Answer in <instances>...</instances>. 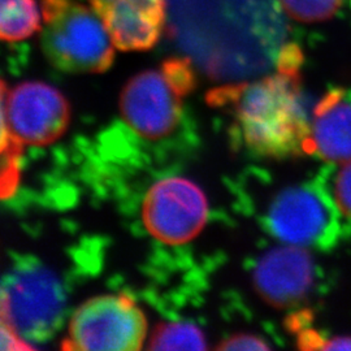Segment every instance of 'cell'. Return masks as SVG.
Returning <instances> with one entry per match:
<instances>
[{
	"label": "cell",
	"mask_w": 351,
	"mask_h": 351,
	"mask_svg": "<svg viewBox=\"0 0 351 351\" xmlns=\"http://www.w3.org/2000/svg\"><path fill=\"white\" fill-rule=\"evenodd\" d=\"M33 345L20 337L11 326L1 322V350H33Z\"/></svg>",
	"instance_id": "cell-17"
},
{
	"label": "cell",
	"mask_w": 351,
	"mask_h": 351,
	"mask_svg": "<svg viewBox=\"0 0 351 351\" xmlns=\"http://www.w3.org/2000/svg\"><path fill=\"white\" fill-rule=\"evenodd\" d=\"M189 91L165 72L147 69L133 75L121 91L120 112L129 128L143 138L172 134L182 116V99Z\"/></svg>",
	"instance_id": "cell-8"
},
{
	"label": "cell",
	"mask_w": 351,
	"mask_h": 351,
	"mask_svg": "<svg viewBox=\"0 0 351 351\" xmlns=\"http://www.w3.org/2000/svg\"><path fill=\"white\" fill-rule=\"evenodd\" d=\"M40 13L36 0H1L0 37L20 42L40 32Z\"/></svg>",
	"instance_id": "cell-12"
},
{
	"label": "cell",
	"mask_w": 351,
	"mask_h": 351,
	"mask_svg": "<svg viewBox=\"0 0 351 351\" xmlns=\"http://www.w3.org/2000/svg\"><path fill=\"white\" fill-rule=\"evenodd\" d=\"M219 350H269L271 346L264 341L263 339L254 336V335H247V333H239L234 335L232 337L223 341L219 346Z\"/></svg>",
	"instance_id": "cell-16"
},
{
	"label": "cell",
	"mask_w": 351,
	"mask_h": 351,
	"mask_svg": "<svg viewBox=\"0 0 351 351\" xmlns=\"http://www.w3.org/2000/svg\"><path fill=\"white\" fill-rule=\"evenodd\" d=\"M208 202L202 189L185 177L155 182L142 204V219L154 239L184 245L195 239L207 223Z\"/></svg>",
	"instance_id": "cell-7"
},
{
	"label": "cell",
	"mask_w": 351,
	"mask_h": 351,
	"mask_svg": "<svg viewBox=\"0 0 351 351\" xmlns=\"http://www.w3.org/2000/svg\"><path fill=\"white\" fill-rule=\"evenodd\" d=\"M150 350H206V337L201 329L188 322L162 323L155 328Z\"/></svg>",
	"instance_id": "cell-13"
},
{
	"label": "cell",
	"mask_w": 351,
	"mask_h": 351,
	"mask_svg": "<svg viewBox=\"0 0 351 351\" xmlns=\"http://www.w3.org/2000/svg\"><path fill=\"white\" fill-rule=\"evenodd\" d=\"M147 333L145 314L124 294H103L84 302L72 316L64 350L134 351Z\"/></svg>",
	"instance_id": "cell-5"
},
{
	"label": "cell",
	"mask_w": 351,
	"mask_h": 351,
	"mask_svg": "<svg viewBox=\"0 0 351 351\" xmlns=\"http://www.w3.org/2000/svg\"><path fill=\"white\" fill-rule=\"evenodd\" d=\"M317 267L304 247L285 245L267 251L252 272V284L264 302L291 308L306 301L315 287Z\"/></svg>",
	"instance_id": "cell-9"
},
{
	"label": "cell",
	"mask_w": 351,
	"mask_h": 351,
	"mask_svg": "<svg viewBox=\"0 0 351 351\" xmlns=\"http://www.w3.org/2000/svg\"><path fill=\"white\" fill-rule=\"evenodd\" d=\"M330 191L341 213L351 220V162L345 163L335 175Z\"/></svg>",
	"instance_id": "cell-15"
},
{
	"label": "cell",
	"mask_w": 351,
	"mask_h": 351,
	"mask_svg": "<svg viewBox=\"0 0 351 351\" xmlns=\"http://www.w3.org/2000/svg\"><path fill=\"white\" fill-rule=\"evenodd\" d=\"M311 141L313 152L326 162H351V93L332 88L316 104Z\"/></svg>",
	"instance_id": "cell-11"
},
{
	"label": "cell",
	"mask_w": 351,
	"mask_h": 351,
	"mask_svg": "<svg viewBox=\"0 0 351 351\" xmlns=\"http://www.w3.org/2000/svg\"><path fill=\"white\" fill-rule=\"evenodd\" d=\"M71 119V107L58 88L26 81L10 91L1 81V124L23 146H46L60 138Z\"/></svg>",
	"instance_id": "cell-6"
},
{
	"label": "cell",
	"mask_w": 351,
	"mask_h": 351,
	"mask_svg": "<svg viewBox=\"0 0 351 351\" xmlns=\"http://www.w3.org/2000/svg\"><path fill=\"white\" fill-rule=\"evenodd\" d=\"M40 49L65 73L98 75L112 66L114 46L94 10L80 0H40Z\"/></svg>",
	"instance_id": "cell-2"
},
{
	"label": "cell",
	"mask_w": 351,
	"mask_h": 351,
	"mask_svg": "<svg viewBox=\"0 0 351 351\" xmlns=\"http://www.w3.org/2000/svg\"><path fill=\"white\" fill-rule=\"evenodd\" d=\"M207 101L232 107L239 136L251 152L271 159L313 154L301 73L277 71L258 81L226 84L213 90Z\"/></svg>",
	"instance_id": "cell-1"
},
{
	"label": "cell",
	"mask_w": 351,
	"mask_h": 351,
	"mask_svg": "<svg viewBox=\"0 0 351 351\" xmlns=\"http://www.w3.org/2000/svg\"><path fill=\"white\" fill-rule=\"evenodd\" d=\"M339 211L332 191L323 181L293 185L278 191L271 201L265 226L285 245L333 249L345 236Z\"/></svg>",
	"instance_id": "cell-4"
},
{
	"label": "cell",
	"mask_w": 351,
	"mask_h": 351,
	"mask_svg": "<svg viewBox=\"0 0 351 351\" xmlns=\"http://www.w3.org/2000/svg\"><path fill=\"white\" fill-rule=\"evenodd\" d=\"M93 10H97L103 5L107 4H116V3H123V4H138V5H146V7H152V8H162L167 10V0H88Z\"/></svg>",
	"instance_id": "cell-18"
},
{
	"label": "cell",
	"mask_w": 351,
	"mask_h": 351,
	"mask_svg": "<svg viewBox=\"0 0 351 351\" xmlns=\"http://www.w3.org/2000/svg\"><path fill=\"white\" fill-rule=\"evenodd\" d=\"M94 11L101 17L117 50H151L165 29L167 10L162 8L116 3Z\"/></svg>",
	"instance_id": "cell-10"
},
{
	"label": "cell",
	"mask_w": 351,
	"mask_h": 351,
	"mask_svg": "<svg viewBox=\"0 0 351 351\" xmlns=\"http://www.w3.org/2000/svg\"><path fill=\"white\" fill-rule=\"evenodd\" d=\"M285 12L302 23H322L339 12L342 0H280Z\"/></svg>",
	"instance_id": "cell-14"
},
{
	"label": "cell",
	"mask_w": 351,
	"mask_h": 351,
	"mask_svg": "<svg viewBox=\"0 0 351 351\" xmlns=\"http://www.w3.org/2000/svg\"><path fill=\"white\" fill-rule=\"evenodd\" d=\"M322 350H351V336L326 339Z\"/></svg>",
	"instance_id": "cell-19"
},
{
	"label": "cell",
	"mask_w": 351,
	"mask_h": 351,
	"mask_svg": "<svg viewBox=\"0 0 351 351\" xmlns=\"http://www.w3.org/2000/svg\"><path fill=\"white\" fill-rule=\"evenodd\" d=\"M65 311L62 280L37 259H21L3 278L1 322L30 345L52 339L63 326Z\"/></svg>",
	"instance_id": "cell-3"
}]
</instances>
